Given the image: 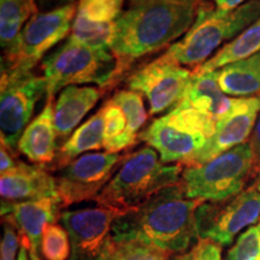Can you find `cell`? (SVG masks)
Returning <instances> with one entry per match:
<instances>
[{"mask_svg":"<svg viewBox=\"0 0 260 260\" xmlns=\"http://www.w3.org/2000/svg\"><path fill=\"white\" fill-rule=\"evenodd\" d=\"M203 0H126L115 21L111 52L116 58L115 84L141 58L180 40L197 19Z\"/></svg>","mask_w":260,"mask_h":260,"instance_id":"1","label":"cell"},{"mask_svg":"<svg viewBox=\"0 0 260 260\" xmlns=\"http://www.w3.org/2000/svg\"><path fill=\"white\" fill-rule=\"evenodd\" d=\"M203 203L188 198L180 183L174 184L119 217L111 236L140 240L170 255L181 254L198 237L195 213Z\"/></svg>","mask_w":260,"mask_h":260,"instance_id":"2","label":"cell"},{"mask_svg":"<svg viewBox=\"0 0 260 260\" xmlns=\"http://www.w3.org/2000/svg\"><path fill=\"white\" fill-rule=\"evenodd\" d=\"M259 17L260 0H252L234 10L217 9L211 0H203L189 30L160 58L195 70Z\"/></svg>","mask_w":260,"mask_h":260,"instance_id":"3","label":"cell"},{"mask_svg":"<svg viewBox=\"0 0 260 260\" xmlns=\"http://www.w3.org/2000/svg\"><path fill=\"white\" fill-rule=\"evenodd\" d=\"M183 165L164 164L149 146L129 153L106 187L95 198L99 206L129 212L164 188L180 183Z\"/></svg>","mask_w":260,"mask_h":260,"instance_id":"4","label":"cell"},{"mask_svg":"<svg viewBox=\"0 0 260 260\" xmlns=\"http://www.w3.org/2000/svg\"><path fill=\"white\" fill-rule=\"evenodd\" d=\"M46 80V100L69 86L94 83L104 90L115 84L117 61L111 50H96L68 38L41 61Z\"/></svg>","mask_w":260,"mask_h":260,"instance_id":"5","label":"cell"},{"mask_svg":"<svg viewBox=\"0 0 260 260\" xmlns=\"http://www.w3.org/2000/svg\"><path fill=\"white\" fill-rule=\"evenodd\" d=\"M256 174L254 154L249 142H246L205 164L186 167L180 184L190 199L214 203L241 193Z\"/></svg>","mask_w":260,"mask_h":260,"instance_id":"6","label":"cell"},{"mask_svg":"<svg viewBox=\"0 0 260 260\" xmlns=\"http://www.w3.org/2000/svg\"><path fill=\"white\" fill-rule=\"evenodd\" d=\"M77 4L38 12L27 22L11 50L3 53L2 70L30 71L71 32Z\"/></svg>","mask_w":260,"mask_h":260,"instance_id":"7","label":"cell"},{"mask_svg":"<svg viewBox=\"0 0 260 260\" xmlns=\"http://www.w3.org/2000/svg\"><path fill=\"white\" fill-rule=\"evenodd\" d=\"M0 83V138L15 149L35 106L46 94V80L32 70H2Z\"/></svg>","mask_w":260,"mask_h":260,"instance_id":"8","label":"cell"},{"mask_svg":"<svg viewBox=\"0 0 260 260\" xmlns=\"http://www.w3.org/2000/svg\"><path fill=\"white\" fill-rule=\"evenodd\" d=\"M259 219L260 190L251 186L226 200L201 204L195 213V226L199 239L228 246Z\"/></svg>","mask_w":260,"mask_h":260,"instance_id":"9","label":"cell"},{"mask_svg":"<svg viewBox=\"0 0 260 260\" xmlns=\"http://www.w3.org/2000/svg\"><path fill=\"white\" fill-rule=\"evenodd\" d=\"M129 153H86L60 169L56 177L61 207L95 200Z\"/></svg>","mask_w":260,"mask_h":260,"instance_id":"10","label":"cell"},{"mask_svg":"<svg viewBox=\"0 0 260 260\" xmlns=\"http://www.w3.org/2000/svg\"><path fill=\"white\" fill-rule=\"evenodd\" d=\"M191 79V69L158 57L130 75L125 86L147 99L149 115L159 116L178 105Z\"/></svg>","mask_w":260,"mask_h":260,"instance_id":"11","label":"cell"},{"mask_svg":"<svg viewBox=\"0 0 260 260\" xmlns=\"http://www.w3.org/2000/svg\"><path fill=\"white\" fill-rule=\"evenodd\" d=\"M126 212L99 206L64 211L60 222L71 241L69 260H99L112 235V226Z\"/></svg>","mask_w":260,"mask_h":260,"instance_id":"12","label":"cell"},{"mask_svg":"<svg viewBox=\"0 0 260 260\" xmlns=\"http://www.w3.org/2000/svg\"><path fill=\"white\" fill-rule=\"evenodd\" d=\"M260 115V96L233 98L229 110L217 121L213 134L189 167L205 164L224 152L246 144Z\"/></svg>","mask_w":260,"mask_h":260,"instance_id":"13","label":"cell"},{"mask_svg":"<svg viewBox=\"0 0 260 260\" xmlns=\"http://www.w3.org/2000/svg\"><path fill=\"white\" fill-rule=\"evenodd\" d=\"M139 140L155 149L164 164L175 162L189 167L206 144L207 138L183 128L162 115L140 133Z\"/></svg>","mask_w":260,"mask_h":260,"instance_id":"14","label":"cell"},{"mask_svg":"<svg viewBox=\"0 0 260 260\" xmlns=\"http://www.w3.org/2000/svg\"><path fill=\"white\" fill-rule=\"evenodd\" d=\"M2 205L58 198L56 177L44 165L27 164L19 160L14 170L0 177Z\"/></svg>","mask_w":260,"mask_h":260,"instance_id":"15","label":"cell"},{"mask_svg":"<svg viewBox=\"0 0 260 260\" xmlns=\"http://www.w3.org/2000/svg\"><path fill=\"white\" fill-rule=\"evenodd\" d=\"M53 106V100H46L42 111L22 133L17 145L18 151L37 165L53 164L59 149Z\"/></svg>","mask_w":260,"mask_h":260,"instance_id":"16","label":"cell"},{"mask_svg":"<svg viewBox=\"0 0 260 260\" xmlns=\"http://www.w3.org/2000/svg\"><path fill=\"white\" fill-rule=\"evenodd\" d=\"M104 92L103 88L94 86H69L61 90L53 106L58 140L65 142L70 138Z\"/></svg>","mask_w":260,"mask_h":260,"instance_id":"17","label":"cell"},{"mask_svg":"<svg viewBox=\"0 0 260 260\" xmlns=\"http://www.w3.org/2000/svg\"><path fill=\"white\" fill-rule=\"evenodd\" d=\"M60 209L59 198H44L23 203L2 205V216L12 214L19 233L28 237L30 248L39 251L45 226L48 223H56L60 219Z\"/></svg>","mask_w":260,"mask_h":260,"instance_id":"18","label":"cell"},{"mask_svg":"<svg viewBox=\"0 0 260 260\" xmlns=\"http://www.w3.org/2000/svg\"><path fill=\"white\" fill-rule=\"evenodd\" d=\"M182 103L187 104L217 124V121L229 110L233 98L220 89L216 71L194 75Z\"/></svg>","mask_w":260,"mask_h":260,"instance_id":"19","label":"cell"},{"mask_svg":"<svg viewBox=\"0 0 260 260\" xmlns=\"http://www.w3.org/2000/svg\"><path fill=\"white\" fill-rule=\"evenodd\" d=\"M220 89L228 96L251 98L260 93V52L216 70Z\"/></svg>","mask_w":260,"mask_h":260,"instance_id":"20","label":"cell"},{"mask_svg":"<svg viewBox=\"0 0 260 260\" xmlns=\"http://www.w3.org/2000/svg\"><path fill=\"white\" fill-rule=\"evenodd\" d=\"M104 148V117L102 109L80 125L58 149L50 170H60L88 151Z\"/></svg>","mask_w":260,"mask_h":260,"instance_id":"21","label":"cell"},{"mask_svg":"<svg viewBox=\"0 0 260 260\" xmlns=\"http://www.w3.org/2000/svg\"><path fill=\"white\" fill-rule=\"evenodd\" d=\"M260 52V17L246 28L241 34L228 42L212 58L193 70L194 75L216 71L224 65L245 59Z\"/></svg>","mask_w":260,"mask_h":260,"instance_id":"22","label":"cell"},{"mask_svg":"<svg viewBox=\"0 0 260 260\" xmlns=\"http://www.w3.org/2000/svg\"><path fill=\"white\" fill-rule=\"evenodd\" d=\"M38 6L31 0H0V40L3 53L11 50L23 25L35 14Z\"/></svg>","mask_w":260,"mask_h":260,"instance_id":"23","label":"cell"},{"mask_svg":"<svg viewBox=\"0 0 260 260\" xmlns=\"http://www.w3.org/2000/svg\"><path fill=\"white\" fill-rule=\"evenodd\" d=\"M104 117V149L109 153H121L136 142L129 138L128 122L123 110L111 99L102 106Z\"/></svg>","mask_w":260,"mask_h":260,"instance_id":"24","label":"cell"},{"mask_svg":"<svg viewBox=\"0 0 260 260\" xmlns=\"http://www.w3.org/2000/svg\"><path fill=\"white\" fill-rule=\"evenodd\" d=\"M170 256L169 253L140 240L111 236L99 260H170Z\"/></svg>","mask_w":260,"mask_h":260,"instance_id":"25","label":"cell"},{"mask_svg":"<svg viewBox=\"0 0 260 260\" xmlns=\"http://www.w3.org/2000/svg\"><path fill=\"white\" fill-rule=\"evenodd\" d=\"M113 31H115V22L95 23L76 15L69 38L96 50H111Z\"/></svg>","mask_w":260,"mask_h":260,"instance_id":"26","label":"cell"},{"mask_svg":"<svg viewBox=\"0 0 260 260\" xmlns=\"http://www.w3.org/2000/svg\"><path fill=\"white\" fill-rule=\"evenodd\" d=\"M111 100L117 104L124 112L128 122L129 138L138 142L139 132L142 129L148 119V112L146 110L144 96L132 89H121L113 94Z\"/></svg>","mask_w":260,"mask_h":260,"instance_id":"27","label":"cell"},{"mask_svg":"<svg viewBox=\"0 0 260 260\" xmlns=\"http://www.w3.org/2000/svg\"><path fill=\"white\" fill-rule=\"evenodd\" d=\"M71 241L67 229L57 223H48L41 239V254L46 260H69Z\"/></svg>","mask_w":260,"mask_h":260,"instance_id":"28","label":"cell"},{"mask_svg":"<svg viewBox=\"0 0 260 260\" xmlns=\"http://www.w3.org/2000/svg\"><path fill=\"white\" fill-rule=\"evenodd\" d=\"M126 0H79L77 16L95 23H113L124 10Z\"/></svg>","mask_w":260,"mask_h":260,"instance_id":"29","label":"cell"},{"mask_svg":"<svg viewBox=\"0 0 260 260\" xmlns=\"http://www.w3.org/2000/svg\"><path fill=\"white\" fill-rule=\"evenodd\" d=\"M260 259V220L237 237L235 245L226 253L225 260Z\"/></svg>","mask_w":260,"mask_h":260,"instance_id":"30","label":"cell"},{"mask_svg":"<svg viewBox=\"0 0 260 260\" xmlns=\"http://www.w3.org/2000/svg\"><path fill=\"white\" fill-rule=\"evenodd\" d=\"M171 260H222V246L209 239H199L189 251L175 255Z\"/></svg>","mask_w":260,"mask_h":260,"instance_id":"31","label":"cell"},{"mask_svg":"<svg viewBox=\"0 0 260 260\" xmlns=\"http://www.w3.org/2000/svg\"><path fill=\"white\" fill-rule=\"evenodd\" d=\"M3 217V226L4 234L2 240V260H17L16 253L18 251V245L21 243L19 239V229L16 224L12 214H5Z\"/></svg>","mask_w":260,"mask_h":260,"instance_id":"32","label":"cell"},{"mask_svg":"<svg viewBox=\"0 0 260 260\" xmlns=\"http://www.w3.org/2000/svg\"><path fill=\"white\" fill-rule=\"evenodd\" d=\"M19 160L16 159L15 155V149L2 142V147H0V172L2 175L14 170Z\"/></svg>","mask_w":260,"mask_h":260,"instance_id":"33","label":"cell"},{"mask_svg":"<svg viewBox=\"0 0 260 260\" xmlns=\"http://www.w3.org/2000/svg\"><path fill=\"white\" fill-rule=\"evenodd\" d=\"M249 145H251L253 154L255 158V164L258 168V171L260 170V115L256 119V123L253 129V133L249 138Z\"/></svg>","mask_w":260,"mask_h":260,"instance_id":"34","label":"cell"},{"mask_svg":"<svg viewBox=\"0 0 260 260\" xmlns=\"http://www.w3.org/2000/svg\"><path fill=\"white\" fill-rule=\"evenodd\" d=\"M75 4V0H37L38 10H42V12L50 11L58 8H63V6Z\"/></svg>","mask_w":260,"mask_h":260,"instance_id":"35","label":"cell"},{"mask_svg":"<svg viewBox=\"0 0 260 260\" xmlns=\"http://www.w3.org/2000/svg\"><path fill=\"white\" fill-rule=\"evenodd\" d=\"M217 9L222 10H234L252 0H211Z\"/></svg>","mask_w":260,"mask_h":260,"instance_id":"36","label":"cell"},{"mask_svg":"<svg viewBox=\"0 0 260 260\" xmlns=\"http://www.w3.org/2000/svg\"><path fill=\"white\" fill-rule=\"evenodd\" d=\"M19 239H21V248H19L17 260H29L28 252L30 248V242H29L28 237L22 233H19Z\"/></svg>","mask_w":260,"mask_h":260,"instance_id":"37","label":"cell"},{"mask_svg":"<svg viewBox=\"0 0 260 260\" xmlns=\"http://www.w3.org/2000/svg\"><path fill=\"white\" fill-rule=\"evenodd\" d=\"M29 255H30L31 260H41L40 256H39V251L34 248H29Z\"/></svg>","mask_w":260,"mask_h":260,"instance_id":"38","label":"cell"},{"mask_svg":"<svg viewBox=\"0 0 260 260\" xmlns=\"http://www.w3.org/2000/svg\"><path fill=\"white\" fill-rule=\"evenodd\" d=\"M252 186L255 187L258 190H260V170L258 171V174H256V176L254 178V183H253Z\"/></svg>","mask_w":260,"mask_h":260,"instance_id":"39","label":"cell"},{"mask_svg":"<svg viewBox=\"0 0 260 260\" xmlns=\"http://www.w3.org/2000/svg\"><path fill=\"white\" fill-rule=\"evenodd\" d=\"M31 2H32V3H35V4H37V0H31Z\"/></svg>","mask_w":260,"mask_h":260,"instance_id":"40","label":"cell"},{"mask_svg":"<svg viewBox=\"0 0 260 260\" xmlns=\"http://www.w3.org/2000/svg\"><path fill=\"white\" fill-rule=\"evenodd\" d=\"M259 260H260V259H259Z\"/></svg>","mask_w":260,"mask_h":260,"instance_id":"41","label":"cell"},{"mask_svg":"<svg viewBox=\"0 0 260 260\" xmlns=\"http://www.w3.org/2000/svg\"><path fill=\"white\" fill-rule=\"evenodd\" d=\"M259 220H260V219H259Z\"/></svg>","mask_w":260,"mask_h":260,"instance_id":"42","label":"cell"}]
</instances>
